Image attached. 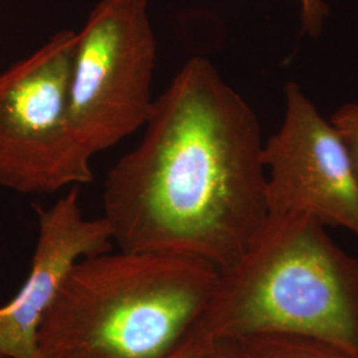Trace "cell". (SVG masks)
I'll use <instances>...</instances> for the list:
<instances>
[{
    "mask_svg": "<svg viewBox=\"0 0 358 358\" xmlns=\"http://www.w3.org/2000/svg\"><path fill=\"white\" fill-rule=\"evenodd\" d=\"M36 210L38 236L28 278L13 300L0 307V358H41L38 329L68 273L81 259L109 252L113 245L106 219L84 215L80 186L51 207Z\"/></svg>",
    "mask_w": 358,
    "mask_h": 358,
    "instance_id": "obj_7",
    "label": "cell"
},
{
    "mask_svg": "<svg viewBox=\"0 0 358 358\" xmlns=\"http://www.w3.org/2000/svg\"><path fill=\"white\" fill-rule=\"evenodd\" d=\"M301 6L303 29L312 38H317L328 16V6L322 0H299Z\"/></svg>",
    "mask_w": 358,
    "mask_h": 358,
    "instance_id": "obj_10",
    "label": "cell"
},
{
    "mask_svg": "<svg viewBox=\"0 0 358 358\" xmlns=\"http://www.w3.org/2000/svg\"><path fill=\"white\" fill-rule=\"evenodd\" d=\"M219 273L190 256L109 251L84 257L38 329L40 357H166L203 315Z\"/></svg>",
    "mask_w": 358,
    "mask_h": 358,
    "instance_id": "obj_3",
    "label": "cell"
},
{
    "mask_svg": "<svg viewBox=\"0 0 358 358\" xmlns=\"http://www.w3.org/2000/svg\"><path fill=\"white\" fill-rule=\"evenodd\" d=\"M202 358H245L238 340L220 338L206 343Z\"/></svg>",
    "mask_w": 358,
    "mask_h": 358,
    "instance_id": "obj_11",
    "label": "cell"
},
{
    "mask_svg": "<svg viewBox=\"0 0 358 358\" xmlns=\"http://www.w3.org/2000/svg\"><path fill=\"white\" fill-rule=\"evenodd\" d=\"M157 40L148 0H101L80 34L69 85V115L90 157L148 122Z\"/></svg>",
    "mask_w": 358,
    "mask_h": 358,
    "instance_id": "obj_5",
    "label": "cell"
},
{
    "mask_svg": "<svg viewBox=\"0 0 358 358\" xmlns=\"http://www.w3.org/2000/svg\"><path fill=\"white\" fill-rule=\"evenodd\" d=\"M143 128L105 180L113 243L229 268L268 215L254 109L210 60L192 57L154 100Z\"/></svg>",
    "mask_w": 358,
    "mask_h": 358,
    "instance_id": "obj_1",
    "label": "cell"
},
{
    "mask_svg": "<svg viewBox=\"0 0 358 358\" xmlns=\"http://www.w3.org/2000/svg\"><path fill=\"white\" fill-rule=\"evenodd\" d=\"M331 121L345 141L358 180V103H344L333 113Z\"/></svg>",
    "mask_w": 358,
    "mask_h": 358,
    "instance_id": "obj_9",
    "label": "cell"
},
{
    "mask_svg": "<svg viewBox=\"0 0 358 358\" xmlns=\"http://www.w3.org/2000/svg\"><path fill=\"white\" fill-rule=\"evenodd\" d=\"M75 31H60L0 73V186L52 194L93 180L69 115Z\"/></svg>",
    "mask_w": 358,
    "mask_h": 358,
    "instance_id": "obj_4",
    "label": "cell"
},
{
    "mask_svg": "<svg viewBox=\"0 0 358 358\" xmlns=\"http://www.w3.org/2000/svg\"><path fill=\"white\" fill-rule=\"evenodd\" d=\"M206 344L186 337L183 343L164 358H202Z\"/></svg>",
    "mask_w": 358,
    "mask_h": 358,
    "instance_id": "obj_12",
    "label": "cell"
},
{
    "mask_svg": "<svg viewBox=\"0 0 358 358\" xmlns=\"http://www.w3.org/2000/svg\"><path fill=\"white\" fill-rule=\"evenodd\" d=\"M279 130L264 142L268 213L303 215L358 238V180L344 138L294 81Z\"/></svg>",
    "mask_w": 358,
    "mask_h": 358,
    "instance_id": "obj_6",
    "label": "cell"
},
{
    "mask_svg": "<svg viewBox=\"0 0 358 358\" xmlns=\"http://www.w3.org/2000/svg\"><path fill=\"white\" fill-rule=\"evenodd\" d=\"M328 227L268 213L229 268L187 337L199 343L292 334L358 355V257Z\"/></svg>",
    "mask_w": 358,
    "mask_h": 358,
    "instance_id": "obj_2",
    "label": "cell"
},
{
    "mask_svg": "<svg viewBox=\"0 0 358 358\" xmlns=\"http://www.w3.org/2000/svg\"><path fill=\"white\" fill-rule=\"evenodd\" d=\"M245 358H358L329 343L292 334H264L238 340Z\"/></svg>",
    "mask_w": 358,
    "mask_h": 358,
    "instance_id": "obj_8",
    "label": "cell"
}]
</instances>
